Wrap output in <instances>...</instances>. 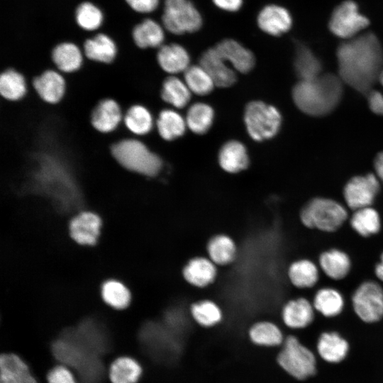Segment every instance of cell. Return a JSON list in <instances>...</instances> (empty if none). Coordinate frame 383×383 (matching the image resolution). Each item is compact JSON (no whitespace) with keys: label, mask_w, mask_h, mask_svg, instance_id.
I'll use <instances>...</instances> for the list:
<instances>
[{"label":"cell","mask_w":383,"mask_h":383,"mask_svg":"<svg viewBox=\"0 0 383 383\" xmlns=\"http://www.w3.org/2000/svg\"><path fill=\"white\" fill-rule=\"evenodd\" d=\"M162 99L177 109L184 108L191 99V91L186 83L178 77L170 76L166 78L160 92Z\"/></svg>","instance_id":"cell-38"},{"label":"cell","mask_w":383,"mask_h":383,"mask_svg":"<svg viewBox=\"0 0 383 383\" xmlns=\"http://www.w3.org/2000/svg\"><path fill=\"white\" fill-rule=\"evenodd\" d=\"M349 224L358 235L370 238L380 231L382 220L378 211L371 206L353 211Z\"/></svg>","instance_id":"cell-28"},{"label":"cell","mask_w":383,"mask_h":383,"mask_svg":"<svg viewBox=\"0 0 383 383\" xmlns=\"http://www.w3.org/2000/svg\"><path fill=\"white\" fill-rule=\"evenodd\" d=\"M314 311V307L310 301L304 297H299L284 304L282 310V318L287 327L301 329L313 322Z\"/></svg>","instance_id":"cell-21"},{"label":"cell","mask_w":383,"mask_h":383,"mask_svg":"<svg viewBox=\"0 0 383 383\" xmlns=\"http://www.w3.org/2000/svg\"><path fill=\"white\" fill-rule=\"evenodd\" d=\"M259 30L270 37H279L289 32L293 26V16L284 5L270 3L259 11L256 17Z\"/></svg>","instance_id":"cell-12"},{"label":"cell","mask_w":383,"mask_h":383,"mask_svg":"<svg viewBox=\"0 0 383 383\" xmlns=\"http://www.w3.org/2000/svg\"><path fill=\"white\" fill-rule=\"evenodd\" d=\"M248 335L252 343L263 347L278 346L284 340L280 328L274 323L267 321H259L252 325Z\"/></svg>","instance_id":"cell-35"},{"label":"cell","mask_w":383,"mask_h":383,"mask_svg":"<svg viewBox=\"0 0 383 383\" xmlns=\"http://www.w3.org/2000/svg\"><path fill=\"white\" fill-rule=\"evenodd\" d=\"M244 121L249 135L260 142L273 138L278 133L282 116L274 106L252 101L245 106Z\"/></svg>","instance_id":"cell-8"},{"label":"cell","mask_w":383,"mask_h":383,"mask_svg":"<svg viewBox=\"0 0 383 383\" xmlns=\"http://www.w3.org/2000/svg\"><path fill=\"white\" fill-rule=\"evenodd\" d=\"M165 32L161 23L146 18L135 26L132 30V38L139 48H159L165 44Z\"/></svg>","instance_id":"cell-23"},{"label":"cell","mask_w":383,"mask_h":383,"mask_svg":"<svg viewBox=\"0 0 383 383\" xmlns=\"http://www.w3.org/2000/svg\"><path fill=\"white\" fill-rule=\"evenodd\" d=\"M46 383H79L74 370L59 363L51 367L45 374Z\"/></svg>","instance_id":"cell-44"},{"label":"cell","mask_w":383,"mask_h":383,"mask_svg":"<svg viewBox=\"0 0 383 383\" xmlns=\"http://www.w3.org/2000/svg\"><path fill=\"white\" fill-rule=\"evenodd\" d=\"M193 319L203 327L214 326L222 320V311L219 306L210 300L194 303L190 308Z\"/></svg>","instance_id":"cell-42"},{"label":"cell","mask_w":383,"mask_h":383,"mask_svg":"<svg viewBox=\"0 0 383 383\" xmlns=\"http://www.w3.org/2000/svg\"><path fill=\"white\" fill-rule=\"evenodd\" d=\"M244 0H211L213 5L219 11L235 13L241 10Z\"/></svg>","instance_id":"cell-46"},{"label":"cell","mask_w":383,"mask_h":383,"mask_svg":"<svg viewBox=\"0 0 383 383\" xmlns=\"http://www.w3.org/2000/svg\"><path fill=\"white\" fill-rule=\"evenodd\" d=\"M339 77L355 90L367 94L383 70V49L372 33L341 43L337 49Z\"/></svg>","instance_id":"cell-1"},{"label":"cell","mask_w":383,"mask_h":383,"mask_svg":"<svg viewBox=\"0 0 383 383\" xmlns=\"http://www.w3.org/2000/svg\"><path fill=\"white\" fill-rule=\"evenodd\" d=\"M213 46L235 71L245 74L254 67L255 64L254 53L238 40L229 37L224 38L216 42Z\"/></svg>","instance_id":"cell-13"},{"label":"cell","mask_w":383,"mask_h":383,"mask_svg":"<svg viewBox=\"0 0 383 383\" xmlns=\"http://www.w3.org/2000/svg\"><path fill=\"white\" fill-rule=\"evenodd\" d=\"M343 93V82L333 74H321L309 80L299 81L292 89L295 105L302 112L321 116L332 111Z\"/></svg>","instance_id":"cell-3"},{"label":"cell","mask_w":383,"mask_h":383,"mask_svg":"<svg viewBox=\"0 0 383 383\" xmlns=\"http://www.w3.org/2000/svg\"><path fill=\"white\" fill-rule=\"evenodd\" d=\"M0 383H39L27 362L19 355L6 352L0 355Z\"/></svg>","instance_id":"cell-16"},{"label":"cell","mask_w":383,"mask_h":383,"mask_svg":"<svg viewBox=\"0 0 383 383\" xmlns=\"http://www.w3.org/2000/svg\"><path fill=\"white\" fill-rule=\"evenodd\" d=\"M186 126V120L179 113L172 109L162 110L156 121L159 135L162 139L168 141L183 135Z\"/></svg>","instance_id":"cell-33"},{"label":"cell","mask_w":383,"mask_h":383,"mask_svg":"<svg viewBox=\"0 0 383 383\" xmlns=\"http://www.w3.org/2000/svg\"><path fill=\"white\" fill-rule=\"evenodd\" d=\"M128 5L135 12L151 13L158 9L162 0H125Z\"/></svg>","instance_id":"cell-45"},{"label":"cell","mask_w":383,"mask_h":383,"mask_svg":"<svg viewBox=\"0 0 383 383\" xmlns=\"http://www.w3.org/2000/svg\"><path fill=\"white\" fill-rule=\"evenodd\" d=\"M375 174L383 184V152H379L374 160Z\"/></svg>","instance_id":"cell-48"},{"label":"cell","mask_w":383,"mask_h":383,"mask_svg":"<svg viewBox=\"0 0 383 383\" xmlns=\"http://www.w3.org/2000/svg\"><path fill=\"white\" fill-rule=\"evenodd\" d=\"M348 350V341L337 332H324L318 338L317 351L327 362H340L347 356Z\"/></svg>","instance_id":"cell-26"},{"label":"cell","mask_w":383,"mask_h":383,"mask_svg":"<svg viewBox=\"0 0 383 383\" xmlns=\"http://www.w3.org/2000/svg\"><path fill=\"white\" fill-rule=\"evenodd\" d=\"M84 52L86 57L94 62L109 64L116 58L117 47L113 40L104 33H98L85 40Z\"/></svg>","instance_id":"cell-27"},{"label":"cell","mask_w":383,"mask_h":383,"mask_svg":"<svg viewBox=\"0 0 383 383\" xmlns=\"http://www.w3.org/2000/svg\"><path fill=\"white\" fill-rule=\"evenodd\" d=\"M294 66L299 81L312 79L321 74L320 60L308 47L300 43H296Z\"/></svg>","instance_id":"cell-32"},{"label":"cell","mask_w":383,"mask_h":383,"mask_svg":"<svg viewBox=\"0 0 383 383\" xmlns=\"http://www.w3.org/2000/svg\"><path fill=\"white\" fill-rule=\"evenodd\" d=\"M110 151L113 159L130 172L146 177H155L162 169L160 157L139 140H120L112 144Z\"/></svg>","instance_id":"cell-4"},{"label":"cell","mask_w":383,"mask_h":383,"mask_svg":"<svg viewBox=\"0 0 383 383\" xmlns=\"http://www.w3.org/2000/svg\"><path fill=\"white\" fill-rule=\"evenodd\" d=\"M126 128L133 134L144 135L152 128L153 119L150 111L141 104H133L126 111L123 116Z\"/></svg>","instance_id":"cell-36"},{"label":"cell","mask_w":383,"mask_h":383,"mask_svg":"<svg viewBox=\"0 0 383 383\" xmlns=\"http://www.w3.org/2000/svg\"><path fill=\"white\" fill-rule=\"evenodd\" d=\"M367 95L370 109L374 113L383 116V94L372 89Z\"/></svg>","instance_id":"cell-47"},{"label":"cell","mask_w":383,"mask_h":383,"mask_svg":"<svg viewBox=\"0 0 383 383\" xmlns=\"http://www.w3.org/2000/svg\"><path fill=\"white\" fill-rule=\"evenodd\" d=\"M218 163L228 173H238L248 168L249 157L245 146L238 140H229L218 152Z\"/></svg>","instance_id":"cell-25"},{"label":"cell","mask_w":383,"mask_h":383,"mask_svg":"<svg viewBox=\"0 0 383 383\" xmlns=\"http://www.w3.org/2000/svg\"><path fill=\"white\" fill-rule=\"evenodd\" d=\"M379 82L382 84L383 86V70L381 72V74L379 75Z\"/></svg>","instance_id":"cell-50"},{"label":"cell","mask_w":383,"mask_h":383,"mask_svg":"<svg viewBox=\"0 0 383 383\" xmlns=\"http://www.w3.org/2000/svg\"><path fill=\"white\" fill-rule=\"evenodd\" d=\"M101 292L104 301L112 309L122 310L130 304V291L119 281L111 279L105 282Z\"/></svg>","instance_id":"cell-40"},{"label":"cell","mask_w":383,"mask_h":383,"mask_svg":"<svg viewBox=\"0 0 383 383\" xmlns=\"http://www.w3.org/2000/svg\"><path fill=\"white\" fill-rule=\"evenodd\" d=\"M143 367L135 358L123 355L109 364L107 376L110 383H138L143 375Z\"/></svg>","instance_id":"cell-22"},{"label":"cell","mask_w":383,"mask_h":383,"mask_svg":"<svg viewBox=\"0 0 383 383\" xmlns=\"http://www.w3.org/2000/svg\"><path fill=\"white\" fill-rule=\"evenodd\" d=\"M355 313L363 322L372 323L383 317V287L377 281L365 280L353 292L351 298Z\"/></svg>","instance_id":"cell-9"},{"label":"cell","mask_w":383,"mask_h":383,"mask_svg":"<svg viewBox=\"0 0 383 383\" xmlns=\"http://www.w3.org/2000/svg\"><path fill=\"white\" fill-rule=\"evenodd\" d=\"M209 259L218 265H226L235 257L236 246L234 241L223 234L212 237L207 244Z\"/></svg>","instance_id":"cell-37"},{"label":"cell","mask_w":383,"mask_h":383,"mask_svg":"<svg viewBox=\"0 0 383 383\" xmlns=\"http://www.w3.org/2000/svg\"><path fill=\"white\" fill-rule=\"evenodd\" d=\"M184 78L191 92L196 95H207L215 86L209 74L200 65L189 66L184 72Z\"/></svg>","instance_id":"cell-41"},{"label":"cell","mask_w":383,"mask_h":383,"mask_svg":"<svg viewBox=\"0 0 383 383\" xmlns=\"http://www.w3.org/2000/svg\"><path fill=\"white\" fill-rule=\"evenodd\" d=\"M319 269L329 279L341 280L345 279L352 268L350 256L345 251L331 248L323 251L318 257Z\"/></svg>","instance_id":"cell-20"},{"label":"cell","mask_w":383,"mask_h":383,"mask_svg":"<svg viewBox=\"0 0 383 383\" xmlns=\"http://www.w3.org/2000/svg\"><path fill=\"white\" fill-rule=\"evenodd\" d=\"M161 4L160 23L168 33L182 36L201 30L204 18L192 0H162Z\"/></svg>","instance_id":"cell-6"},{"label":"cell","mask_w":383,"mask_h":383,"mask_svg":"<svg viewBox=\"0 0 383 383\" xmlns=\"http://www.w3.org/2000/svg\"><path fill=\"white\" fill-rule=\"evenodd\" d=\"M52 60L62 72L73 73L83 64V55L79 47L73 43L64 42L57 45L52 50Z\"/></svg>","instance_id":"cell-29"},{"label":"cell","mask_w":383,"mask_h":383,"mask_svg":"<svg viewBox=\"0 0 383 383\" xmlns=\"http://www.w3.org/2000/svg\"><path fill=\"white\" fill-rule=\"evenodd\" d=\"M76 21L79 27L88 31L98 29L103 22L101 11L91 2H83L75 12Z\"/></svg>","instance_id":"cell-43"},{"label":"cell","mask_w":383,"mask_h":383,"mask_svg":"<svg viewBox=\"0 0 383 383\" xmlns=\"http://www.w3.org/2000/svg\"><path fill=\"white\" fill-rule=\"evenodd\" d=\"M313 306L315 311L327 318L338 316L345 306L344 297L333 287H322L314 294Z\"/></svg>","instance_id":"cell-31"},{"label":"cell","mask_w":383,"mask_h":383,"mask_svg":"<svg viewBox=\"0 0 383 383\" xmlns=\"http://www.w3.org/2000/svg\"><path fill=\"white\" fill-rule=\"evenodd\" d=\"M199 65L209 74L217 87H228L236 82L235 70L229 67L213 45L201 53Z\"/></svg>","instance_id":"cell-14"},{"label":"cell","mask_w":383,"mask_h":383,"mask_svg":"<svg viewBox=\"0 0 383 383\" xmlns=\"http://www.w3.org/2000/svg\"><path fill=\"white\" fill-rule=\"evenodd\" d=\"M156 58L158 65L169 74H177L190 66V55L182 45L171 43L162 45L158 48Z\"/></svg>","instance_id":"cell-19"},{"label":"cell","mask_w":383,"mask_h":383,"mask_svg":"<svg viewBox=\"0 0 383 383\" xmlns=\"http://www.w3.org/2000/svg\"><path fill=\"white\" fill-rule=\"evenodd\" d=\"M319 267L309 259H299L289 265L287 275L290 282L299 289L314 287L319 280Z\"/></svg>","instance_id":"cell-30"},{"label":"cell","mask_w":383,"mask_h":383,"mask_svg":"<svg viewBox=\"0 0 383 383\" xmlns=\"http://www.w3.org/2000/svg\"><path fill=\"white\" fill-rule=\"evenodd\" d=\"M374 273L377 279L379 282H383V252L381 253L379 260L374 266Z\"/></svg>","instance_id":"cell-49"},{"label":"cell","mask_w":383,"mask_h":383,"mask_svg":"<svg viewBox=\"0 0 383 383\" xmlns=\"http://www.w3.org/2000/svg\"><path fill=\"white\" fill-rule=\"evenodd\" d=\"M369 24V19L359 11L357 4L346 0L333 10L328 27L335 35L347 40L357 36Z\"/></svg>","instance_id":"cell-10"},{"label":"cell","mask_w":383,"mask_h":383,"mask_svg":"<svg viewBox=\"0 0 383 383\" xmlns=\"http://www.w3.org/2000/svg\"><path fill=\"white\" fill-rule=\"evenodd\" d=\"M32 84L38 96L49 104L59 103L65 94V79L54 70H46L36 76Z\"/></svg>","instance_id":"cell-18"},{"label":"cell","mask_w":383,"mask_h":383,"mask_svg":"<svg viewBox=\"0 0 383 383\" xmlns=\"http://www.w3.org/2000/svg\"><path fill=\"white\" fill-rule=\"evenodd\" d=\"M301 223L309 229L334 233L349 218L347 208L331 198L317 196L310 199L300 211Z\"/></svg>","instance_id":"cell-5"},{"label":"cell","mask_w":383,"mask_h":383,"mask_svg":"<svg viewBox=\"0 0 383 383\" xmlns=\"http://www.w3.org/2000/svg\"><path fill=\"white\" fill-rule=\"evenodd\" d=\"M182 274L184 279L196 287H205L216 279L217 270L216 265L203 257L191 259L184 267Z\"/></svg>","instance_id":"cell-24"},{"label":"cell","mask_w":383,"mask_h":383,"mask_svg":"<svg viewBox=\"0 0 383 383\" xmlns=\"http://www.w3.org/2000/svg\"><path fill=\"white\" fill-rule=\"evenodd\" d=\"M101 226V218L91 211H81L70 221L69 231L71 238L79 245L96 244Z\"/></svg>","instance_id":"cell-15"},{"label":"cell","mask_w":383,"mask_h":383,"mask_svg":"<svg viewBox=\"0 0 383 383\" xmlns=\"http://www.w3.org/2000/svg\"><path fill=\"white\" fill-rule=\"evenodd\" d=\"M38 167L33 172L28 190L48 200L60 213H70L82 206V191L69 171L50 165Z\"/></svg>","instance_id":"cell-2"},{"label":"cell","mask_w":383,"mask_h":383,"mask_svg":"<svg viewBox=\"0 0 383 383\" xmlns=\"http://www.w3.org/2000/svg\"><path fill=\"white\" fill-rule=\"evenodd\" d=\"M122 118L119 104L112 98H105L100 100L93 109L90 122L96 131L109 133L118 128Z\"/></svg>","instance_id":"cell-17"},{"label":"cell","mask_w":383,"mask_h":383,"mask_svg":"<svg viewBox=\"0 0 383 383\" xmlns=\"http://www.w3.org/2000/svg\"><path fill=\"white\" fill-rule=\"evenodd\" d=\"M282 345L277 360L287 373L298 380L306 379L316 374V360L313 353L296 337L288 336Z\"/></svg>","instance_id":"cell-7"},{"label":"cell","mask_w":383,"mask_h":383,"mask_svg":"<svg viewBox=\"0 0 383 383\" xmlns=\"http://www.w3.org/2000/svg\"><path fill=\"white\" fill-rule=\"evenodd\" d=\"M380 181L375 174L369 173L352 177L343 188V199L353 211L371 206L379 190Z\"/></svg>","instance_id":"cell-11"},{"label":"cell","mask_w":383,"mask_h":383,"mask_svg":"<svg viewBox=\"0 0 383 383\" xmlns=\"http://www.w3.org/2000/svg\"><path fill=\"white\" fill-rule=\"evenodd\" d=\"M214 112L211 106L204 103H195L188 109L186 123L188 128L194 133H206L211 127Z\"/></svg>","instance_id":"cell-39"},{"label":"cell","mask_w":383,"mask_h":383,"mask_svg":"<svg viewBox=\"0 0 383 383\" xmlns=\"http://www.w3.org/2000/svg\"><path fill=\"white\" fill-rule=\"evenodd\" d=\"M27 93V84L24 76L18 70L9 68L0 76V94L7 101H17Z\"/></svg>","instance_id":"cell-34"}]
</instances>
